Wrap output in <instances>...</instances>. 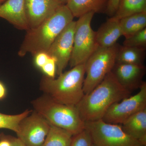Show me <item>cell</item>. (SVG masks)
Returning <instances> with one entry per match:
<instances>
[{
	"instance_id": "cell-24",
	"label": "cell",
	"mask_w": 146,
	"mask_h": 146,
	"mask_svg": "<svg viewBox=\"0 0 146 146\" xmlns=\"http://www.w3.org/2000/svg\"><path fill=\"white\" fill-rule=\"evenodd\" d=\"M44 75L50 78H54L56 71V62L54 58L50 56L49 58L41 68Z\"/></svg>"
},
{
	"instance_id": "cell-33",
	"label": "cell",
	"mask_w": 146,
	"mask_h": 146,
	"mask_svg": "<svg viewBox=\"0 0 146 146\" xmlns=\"http://www.w3.org/2000/svg\"><path fill=\"white\" fill-rule=\"evenodd\" d=\"M91 146H94V145H93H93H92Z\"/></svg>"
},
{
	"instance_id": "cell-30",
	"label": "cell",
	"mask_w": 146,
	"mask_h": 146,
	"mask_svg": "<svg viewBox=\"0 0 146 146\" xmlns=\"http://www.w3.org/2000/svg\"><path fill=\"white\" fill-rule=\"evenodd\" d=\"M68 0H60V3L62 5H66Z\"/></svg>"
},
{
	"instance_id": "cell-34",
	"label": "cell",
	"mask_w": 146,
	"mask_h": 146,
	"mask_svg": "<svg viewBox=\"0 0 146 146\" xmlns=\"http://www.w3.org/2000/svg\"></svg>"
},
{
	"instance_id": "cell-13",
	"label": "cell",
	"mask_w": 146,
	"mask_h": 146,
	"mask_svg": "<svg viewBox=\"0 0 146 146\" xmlns=\"http://www.w3.org/2000/svg\"><path fill=\"white\" fill-rule=\"evenodd\" d=\"M0 18H3L16 28L28 30L25 0H6L0 5Z\"/></svg>"
},
{
	"instance_id": "cell-14",
	"label": "cell",
	"mask_w": 146,
	"mask_h": 146,
	"mask_svg": "<svg viewBox=\"0 0 146 146\" xmlns=\"http://www.w3.org/2000/svg\"><path fill=\"white\" fill-rule=\"evenodd\" d=\"M123 33L119 20L112 17L96 32V39L99 46L112 47L116 44Z\"/></svg>"
},
{
	"instance_id": "cell-15",
	"label": "cell",
	"mask_w": 146,
	"mask_h": 146,
	"mask_svg": "<svg viewBox=\"0 0 146 146\" xmlns=\"http://www.w3.org/2000/svg\"><path fill=\"white\" fill-rule=\"evenodd\" d=\"M121 125L127 134L146 146V108L132 115Z\"/></svg>"
},
{
	"instance_id": "cell-6",
	"label": "cell",
	"mask_w": 146,
	"mask_h": 146,
	"mask_svg": "<svg viewBox=\"0 0 146 146\" xmlns=\"http://www.w3.org/2000/svg\"><path fill=\"white\" fill-rule=\"evenodd\" d=\"M94 14L93 12L86 13L76 21L72 52L69 63L71 68L85 63L99 46L96 32L91 27Z\"/></svg>"
},
{
	"instance_id": "cell-23",
	"label": "cell",
	"mask_w": 146,
	"mask_h": 146,
	"mask_svg": "<svg viewBox=\"0 0 146 146\" xmlns=\"http://www.w3.org/2000/svg\"><path fill=\"white\" fill-rule=\"evenodd\" d=\"M92 145L91 134L85 128L80 133L73 136L70 146H91Z\"/></svg>"
},
{
	"instance_id": "cell-16",
	"label": "cell",
	"mask_w": 146,
	"mask_h": 146,
	"mask_svg": "<svg viewBox=\"0 0 146 146\" xmlns=\"http://www.w3.org/2000/svg\"><path fill=\"white\" fill-rule=\"evenodd\" d=\"M108 0H68L66 5L74 18L89 12L100 13L106 9Z\"/></svg>"
},
{
	"instance_id": "cell-20",
	"label": "cell",
	"mask_w": 146,
	"mask_h": 146,
	"mask_svg": "<svg viewBox=\"0 0 146 146\" xmlns=\"http://www.w3.org/2000/svg\"><path fill=\"white\" fill-rule=\"evenodd\" d=\"M146 11V0H120L113 17L121 20L133 14Z\"/></svg>"
},
{
	"instance_id": "cell-17",
	"label": "cell",
	"mask_w": 146,
	"mask_h": 146,
	"mask_svg": "<svg viewBox=\"0 0 146 146\" xmlns=\"http://www.w3.org/2000/svg\"><path fill=\"white\" fill-rule=\"evenodd\" d=\"M145 56V48L119 46L116 63L143 65Z\"/></svg>"
},
{
	"instance_id": "cell-32",
	"label": "cell",
	"mask_w": 146,
	"mask_h": 146,
	"mask_svg": "<svg viewBox=\"0 0 146 146\" xmlns=\"http://www.w3.org/2000/svg\"><path fill=\"white\" fill-rule=\"evenodd\" d=\"M54 1H56L57 2H58V3H60V0H54Z\"/></svg>"
},
{
	"instance_id": "cell-21",
	"label": "cell",
	"mask_w": 146,
	"mask_h": 146,
	"mask_svg": "<svg viewBox=\"0 0 146 146\" xmlns=\"http://www.w3.org/2000/svg\"><path fill=\"white\" fill-rule=\"evenodd\" d=\"M32 111L27 110L21 114L15 115H5L0 113V129H6L17 133L21 121L30 114Z\"/></svg>"
},
{
	"instance_id": "cell-3",
	"label": "cell",
	"mask_w": 146,
	"mask_h": 146,
	"mask_svg": "<svg viewBox=\"0 0 146 146\" xmlns=\"http://www.w3.org/2000/svg\"><path fill=\"white\" fill-rule=\"evenodd\" d=\"M85 63L73 67L62 73L57 78L44 75L40 82V89L57 102L76 106L84 96L83 86Z\"/></svg>"
},
{
	"instance_id": "cell-1",
	"label": "cell",
	"mask_w": 146,
	"mask_h": 146,
	"mask_svg": "<svg viewBox=\"0 0 146 146\" xmlns=\"http://www.w3.org/2000/svg\"><path fill=\"white\" fill-rule=\"evenodd\" d=\"M131 93L120 84L111 71L76 106L84 122L98 121L102 119L112 104L130 96Z\"/></svg>"
},
{
	"instance_id": "cell-8",
	"label": "cell",
	"mask_w": 146,
	"mask_h": 146,
	"mask_svg": "<svg viewBox=\"0 0 146 146\" xmlns=\"http://www.w3.org/2000/svg\"><path fill=\"white\" fill-rule=\"evenodd\" d=\"M146 108V82H143L139 92L112 104L102 120L114 124H122L131 117Z\"/></svg>"
},
{
	"instance_id": "cell-9",
	"label": "cell",
	"mask_w": 146,
	"mask_h": 146,
	"mask_svg": "<svg viewBox=\"0 0 146 146\" xmlns=\"http://www.w3.org/2000/svg\"><path fill=\"white\" fill-rule=\"evenodd\" d=\"M50 127L49 123L34 110L21 121L16 133L25 146H42Z\"/></svg>"
},
{
	"instance_id": "cell-11",
	"label": "cell",
	"mask_w": 146,
	"mask_h": 146,
	"mask_svg": "<svg viewBox=\"0 0 146 146\" xmlns=\"http://www.w3.org/2000/svg\"><path fill=\"white\" fill-rule=\"evenodd\" d=\"M25 4L29 29L38 26L62 5L54 0H25Z\"/></svg>"
},
{
	"instance_id": "cell-4",
	"label": "cell",
	"mask_w": 146,
	"mask_h": 146,
	"mask_svg": "<svg viewBox=\"0 0 146 146\" xmlns=\"http://www.w3.org/2000/svg\"><path fill=\"white\" fill-rule=\"evenodd\" d=\"M34 110L52 125L69 131L73 136L85 129V122L76 106L62 104L46 94L32 101Z\"/></svg>"
},
{
	"instance_id": "cell-25",
	"label": "cell",
	"mask_w": 146,
	"mask_h": 146,
	"mask_svg": "<svg viewBox=\"0 0 146 146\" xmlns=\"http://www.w3.org/2000/svg\"><path fill=\"white\" fill-rule=\"evenodd\" d=\"M34 56L35 63L36 67L40 69L46 63L50 58V56L46 52L37 53Z\"/></svg>"
},
{
	"instance_id": "cell-2",
	"label": "cell",
	"mask_w": 146,
	"mask_h": 146,
	"mask_svg": "<svg viewBox=\"0 0 146 146\" xmlns=\"http://www.w3.org/2000/svg\"><path fill=\"white\" fill-rule=\"evenodd\" d=\"M74 18L67 6L60 5L38 26L27 31L18 55L23 57L30 53L34 56L37 53L47 52L55 39L73 21Z\"/></svg>"
},
{
	"instance_id": "cell-26",
	"label": "cell",
	"mask_w": 146,
	"mask_h": 146,
	"mask_svg": "<svg viewBox=\"0 0 146 146\" xmlns=\"http://www.w3.org/2000/svg\"><path fill=\"white\" fill-rule=\"evenodd\" d=\"M120 0H108L106 12L110 17L115 15Z\"/></svg>"
},
{
	"instance_id": "cell-5",
	"label": "cell",
	"mask_w": 146,
	"mask_h": 146,
	"mask_svg": "<svg viewBox=\"0 0 146 146\" xmlns=\"http://www.w3.org/2000/svg\"><path fill=\"white\" fill-rule=\"evenodd\" d=\"M119 45L112 47L98 46L85 63L86 77L84 81V95L89 94L112 71L116 63Z\"/></svg>"
},
{
	"instance_id": "cell-28",
	"label": "cell",
	"mask_w": 146,
	"mask_h": 146,
	"mask_svg": "<svg viewBox=\"0 0 146 146\" xmlns=\"http://www.w3.org/2000/svg\"><path fill=\"white\" fill-rule=\"evenodd\" d=\"M12 146H25L18 138L10 136Z\"/></svg>"
},
{
	"instance_id": "cell-12",
	"label": "cell",
	"mask_w": 146,
	"mask_h": 146,
	"mask_svg": "<svg viewBox=\"0 0 146 146\" xmlns=\"http://www.w3.org/2000/svg\"><path fill=\"white\" fill-rule=\"evenodd\" d=\"M145 65L115 63L112 72L118 82L130 92L140 89L145 73Z\"/></svg>"
},
{
	"instance_id": "cell-31",
	"label": "cell",
	"mask_w": 146,
	"mask_h": 146,
	"mask_svg": "<svg viewBox=\"0 0 146 146\" xmlns=\"http://www.w3.org/2000/svg\"><path fill=\"white\" fill-rule=\"evenodd\" d=\"M6 1V0H0V5L2 4L4 2Z\"/></svg>"
},
{
	"instance_id": "cell-22",
	"label": "cell",
	"mask_w": 146,
	"mask_h": 146,
	"mask_svg": "<svg viewBox=\"0 0 146 146\" xmlns=\"http://www.w3.org/2000/svg\"><path fill=\"white\" fill-rule=\"evenodd\" d=\"M123 44L124 46L145 48L146 28L125 37Z\"/></svg>"
},
{
	"instance_id": "cell-27",
	"label": "cell",
	"mask_w": 146,
	"mask_h": 146,
	"mask_svg": "<svg viewBox=\"0 0 146 146\" xmlns=\"http://www.w3.org/2000/svg\"><path fill=\"white\" fill-rule=\"evenodd\" d=\"M0 146H12L10 136L3 133H0Z\"/></svg>"
},
{
	"instance_id": "cell-7",
	"label": "cell",
	"mask_w": 146,
	"mask_h": 146,
	"mask_svg": "<svg viewBox=\"0 0 146 146\" xmlns=\"http://www.w3.org/2000/svg\"><path fill=\"white\" fill-rule=\"evenodd\" d=\"M85 128L91 134L94 146H142L128 135L121 125L108 123L100 119L85 122Z\"/></svg>"
},
{
	"instance_id": "cell-18",
	"label": "cell",
	"mask_w": 146,
	"mask_h": 146,
	"mask_svg": "<svg viewBox=\"0 0 146 146\" xmlns=\"http://www.w3.org/2000/svg\"><path fill=\"white\" fill-rule=\"evenodd\" d=\"M119 21L123 36L125 38L146 28V11L131 15Z\"/></svg>"
},
{
	"instance_id": "cell-10",
	"label": "cell",
	"mask_w": 146,
	"mask_h": 146,
	"mask_svg": "<svg viewBox=\"0 0 146 146\" xmlns=\"http://www.w3.org/2000/svg\"><path fill=\"white\" fill-rule=\"evenodd\" d=\"M76 21L71 22L55 39L47 53L56 62V74L59 76L69 64L72 52Z\"/></svg>"
},
{
	"instance_id": "cell-29",
	"label": "cell",
	"mask_w": 146,
	"mask_h": 146,
	"mask_svg": "<svg viewBox=\"0 0 146 146\" xmlns=\"http://www.w3.org/2000/svg\"><path fill=\"white\" fill-rule=\"evenodd\" d=\"M6 95V89L3 84L0 81V100L5 98Z\"/></svg>"
},
{
	"instance_id": "cell-19",
	"label": "cell",
	"mask_w": 146,
	"mask_h": 146,
	"mask_svg": "<svg viewBox=\"0 0 146 146\" xmlns=\"http://www.w3.org/2000/svg\"><path fill=\"white\" fill-rule=\"evenodd\" d=\"M73 136L68 131L50 124L49 130L42 146H70Z\"/></svg>"
}]
</instances>
